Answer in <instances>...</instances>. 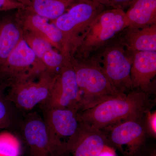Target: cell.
Here are the masks:
<instances>
[{
  "mask_svg": "<svg viewBox=\"0 0 156 156\" xmlns=\"http://www.w3.org/2000/svg\"><path fill=\"white\" fill-rule=\"evenodd\" d=\"M21 147L19 140L10 134L0 136V156H20Z\"/></svg>",
  "mask_w": 156,
  "mask_h": 156,
  "instance_id": "ffe728a7",
  "label": "cell"
},
{
  "mask_svg": "<svg viewBox=\"0 0 156 156\" xmlns=\"http://www.w3.org/2000/svg\"><path fill=\"white\" fill-rule=\"evenodd\" d=\"M2 89L0 87V91H2Z\"/></svg>",
  "mask_w": 156,
  "mask_h": 156,
  "instance_id": "4316f807",
  "label": "cell"
},
{
  "mask_svg": "<svg viewBox=\"0 0 156 156\" xmlns=\"http://www.w3.org/2000/svg\"><path fill=\"white\" fill-rule=\"evenodd\" d=\"M127 28L156 24V0H134L126 12Z\"/></svg>",
  "mask_w": 156,
  "mask_h": 156,
  "instance_id": "2e32d148",
  "label": "cell"
},
{
  "mask_svg": "<svg viewBox=\"0 0 156 156\" xmlns=\"http://www.w3.org/2000/svg\"><path fill=\"white\" fill-rule=\"evenodd\" d=\"M127 27L126 12L122 9L104 10L79 37L73 57L77 59L89 58L92 53L106 46L117 34Z\"/></svg>",
  "mask_w": 156,
  "mask_h": 156,
  "instance_id": "3957f363",
  "label": "cell"
},
{
  "mask_svg": "<svg viewBox=\"0 0 156 156\" xmlns=\"http://www.w3.org/2000/svg\"><path fill=\"white\" fill-rule=\"evenodd\" d=\"M145 122L148 133L156 137V112L149 111L145 116Z\"/></svg>",
  "mask_w": 156,
  "mask_h": 156,
  "instance_id": "7402d4cb",
  "label": "cell"
},
{
  "mask_svg": "<svg viewBox=\"0 0 156 156\" xmlns=\"http://www.w3.org/2000/svg\"><path fill=\"white\" fill-rule=\"evenodd\" d=\"M80 0H31L30 7H26L50 21L56 20L67 9Z\"/></svg>",
  "mask_w": 156,
  "mask_h": 156,
  "instance_id": "ac0fdd59",
  "label": "cell"
},
{
  "mask_svg": "<svg viewBox=\"0 0 156 156\" xmlns=\"http://www.w3.org/2000/svg\"><path fill=\"white\" fill-rule=\"evenodd\" d=\"M109 4L113 5L115 8L120 9L121 6L130 5L134 0H108Z\"/></svg>",
  "mask_w": 156,
  "mask_h": 156,
  "instance_id": "cb8c5ba5",
  "label": "cell"
},
{
  "mask_svg": "<svg viewBox=\"0 0 156 156\" xmlns=\"http://www.w3.org/2000/svg\"><path fill=\"white\" fill-rule=\"evenodd\" d=\"M46 70L44 65L23 39L0 66V87L2 89L10 87Z\"/></svg>",
  "mask_w": 156,
  "mask_h": 156,
  "instance_id": "5b68a950",
  "label": "cell"
},
{
  "mask_svg": "<svg viewBox=\"0 0 156 156\" xmlns=\"http://www.w3.org/2000/svg\"><path fill=\"white\" fill-rule=\"evenodd\" d=\"M10 102L0 91V130L9 128L13 123L14 114Z\"/></svg>",
  "mask_w": 156,
  "mask_h": 156,
  "instance_id": "44dd1931",
  "label": "cell"
},
{
  "mask_svg": "<svg viewBox=\"0 0 156 156\" xmlns=\"http://www.w3.org/2000/svg\"><path fill=\"white\" fill-rule=\"evenodd\" d=\"M23 31L15 16H0V66L4 63L20 42Z\"/></svg>",
  "mask_w": 156,
  "mask_h": 156,
  "instance_id": "9a60e30c",
  "label": "cell"
},
{
  "mask_svg": "<svg viewBox=\"0 0 156 156\" xmlns=\"http://www.w3.org/2000/svg\"><path fill=\"white\" fill-rule=\"evenodd\" d=\"M23 31V40L40 60L45 53L53 48L50 43L44 39L30 32Z\"/></svg>",
  "mask_w": 156,
  "mask_h": 156,
  "instance_id": "d6986e66",
  "label": "cell"
},
{
  "mask_svg": "<svg viewBox=\"0 0 156 156\" xmlns=\"http://www.w3.org/2000/svg\"><path fill=\"white\" fill-rule=\"evenodd\" d=\"M17 11L15 16L23 30L30 32L44 39L64 54L63 36L61 31L54 23L26 7Z\"/></svg>",
  "mask_w": 156,
  "mask_h": 156,
  "instance_id": "8fae6325",
  "label": "cell"
},
{
  "mask_svg": "<svg viewBox=\"0 0 156 156\" xmlns=\"http://www.w3.org/2000/svg\"><path fill=\"white\" fill-rule=\"evenodd\" d=\"M56 75L46 70L39 75L37 81L34 80L35 76L14 84L10 87L6 98L17 108L32 109L48 99Z\"/></svg>",
  "mask_w": 156,
  "mask_h": 156,
  "instance_id": "9c48e42d",
  "label": "cell"
},
{
  "mask_svg": "<svg viewBox=\"0 0 156 156\" xmlns=\"http://www.w3.org/2000/svg\"><path fill=\"white\" fill-rule=\"evenodd\" d=\"M100 56L96 58L116 92L126 95L133 90L131 78L133 54L122 44L104 47Z\"/></svg>",
  "mask_w": 156,
  "mask_h": 156,
  "instance_id": "52a82bcc",
  "label": "cell"
},
{
  "mask_svg": "<svg viewBox=\"0 0 156 156\" xmlns=\"http://www.w3.org/2000/svg\"><path fill=\"white\" fill-rule=\"evenodd\" d=\"M24 5L26 7H30L31 4V0H15Z\"/></svg>",
  "mask_w": 156,
  "mask_h": 156,
  "instance_id": "484cf974",
  "label": "cell"
},
{
  "mask_svg": "<svg viewBox=\"0 0 156 156\" xmlns=\"http://www.w3.org/2000/svg\"><path fill=\"white\" fill-rule=\"evenodd\" d=\"M25 6L15 0H0V12L19 10L24 9Z\"/></svg>",
  "mask_w": 156,
  "mask_h": 156,
  "instance_id": "603a6c76",
  "label": "cell"
},
{
  "mask_svg": "<svg viewBox=\"0 0 156 156\" xmlns=\"http://www.w3.org/2000/svg\"><path fill=\"white\" fill-rule=\"evenodd\" d=\"M99 156H116V155L112 150L106 146Z\"/></svg>",
  "mask_w": 156,
  "mask_h": 156,
  "instance_id": "d4e9b609",
  "label": "cell"
},
{
  "mask_svg": "<svg viewBox=\"0 0 156 156\" xmlns=\"http://www.w3.org/2000/svg\"><path fill=\"white\" fill-rule=\"evenodd\" d=\"M103 4L98 0H80L56 20L50 21L62 34L65 56L73 57L78 39L95 17L104 11Z\"/></svg>",
  "mask_w": 156,
  "mask_h": 156,
  "instance_id": "277c9868",
  "label": "cell"
},
{
  "mask_svg": "<svg viewBox=\"0 0 156 156\" xmlns=\"http://www.w3.org/2000/svg\"><path fill=\"white\" fill-rule=\"evenodd\" d=\"M150 94L132 90L124 97L111 98L92 108L77 112L78 120L84 126L103 131L128 120L144 118L154 106Z\"/></svg>",
  "mask_w": 156,
  "mask_h": 156,
  "instance_id": "6da1fadb",
  "label": "cell"
},
{
  "mask_svg": "<svg viewBox=\"0 0 156 156\" xmlns=\"http://www.w3.org/2000/svg\"><path fill=\"white\" fill-rule=\"evenodd\" d=\"M71 58H68L54 76L50 95L41 104L43 109L74 108L78 112L80 92Z\"/></svg>",
  "mask_w": 156,
  "mask_h": 156,
  "instance_id": "ba28073f",
  "label": "cell"
},
{
  "mask_svg": "<svg viewBox=\"0 0 156 156\" xmlns=\"http://www.w3.org/2000/svg\"><path fill=\"white\" fill-rule=\"evenodd\" d=\"M22 130L30 156H65L69 153L66 145L53 135L36 112L27 116Z\"/></svg>",
  "mask_w": 156,
  "mask_h": 156,
  "instance_id": "8992f818",
  "label": "cell"
},
{
  "mask_svg": "<svg viewBox=\"0 0 156 156\" xmlns=\"http://www.w3.org/2000/svg\"><path fill=\"white\" fill-rule=\"evenodd\" d=\"M124 47L133 54L141 51H156V24L140 28H127Z\"/></svg>",
  "mask_w": 156,
  "mask_h": 156,
  "instance_id": "e0dca14e",
  "label": "cell"
},
{
  "mask_svg": "<svg viewBox=\"0 0 156 156\" xmlns=\"http://www.w3.org/2000/svg\"><path fill=\"white\" fill-rule=\"evenodd\" d=\"M145 117L125 121L105 128L107 143L109 142L127 156H134L145 142L148 131Z\"/></svg>",
  "mask_w": 156,
  "mask_h": 156,
  "instance_id": "30bf717a",
  "label": "cell"
},
{
  "mask_svg": "<svg viewBox=\"0 0 156 156\" xmlns=\"http://www.w3.org/2000/svg\"><path fill=\"white\" fill-rule=\"evenodd\" d=\"M107 143L102 131L95 130L81 123L79 130L66 144L73 156H99Z\"/></svg>",
  "mask_w": 156,
  "mask_h": 156,
  "instance_id": "5bb4252c",
  "label": "cell"
},
{
  "mask_svg": "<svg viewBox=\"0 0 156 156\" xmlns=\"http://www.w3.org/2000/svg\"><path fill=\"white\" fill-rule=\"evenodd\" d=\"M43 110V119L50 132L62 142V139H67V143L80 127L76 109L49 108Z\"/></svg>",
  "mask_w": 156,
  "mask_h": 156,
  "instance_id": "4fadbf2b",
  "label": "cell"
},
{
  "mask_svg": "<svg viewBox=\"0 0 156 156\" xmlns=\"http://www.w3.org/2000/svg\"><path fill=\"white\" fill-rule=\"evenodd\" d=\"M71 61L80 92L78 112L92 108L105 101L127 95L115 92L96 58L77 59L72 57Z\"/></svg>",
  "mask_w": 156,
  "mask_h": 156,
  "instance_id": "7a4b0ae2",
  "label": "cell"
},
{
  "mask_svg": "<svg viewBox=\"0 0 156 156\" xmlns=\"http://www.w3.org/2000/svg\"><path fill=\"white\" fill-rule=\"evenodd\" d=\"M156 75V51H141L133 53L131 78L133 90L148 94L154 92Z\"/></svg>",
  "mask_w": 156,
  "mask_h": 156,
  "instance_id": "7c38bea8",
  "label": "cell"
}]
</instances>
